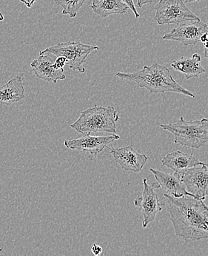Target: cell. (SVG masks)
Instances as JSON below:
<instances>
[{
	"instance_id": "6da1fadb",
	"label": "cell",
	"mask_w": 208,
	"mask_h": 256,
	"mask_svg": "<svg viewBox=\"0 0 208 256\" xmlns=\"http://www.w3.org/2000/svg\"><path fill=\"white\" fill-rule=\"evenodd\" d=\"M163 204L170 214L176 236L186 241L208 240V207L194 197H173L164 194Z\"/></svg>"
},
{
	"instance_id": "7a4b0ae2",
	"label": "cell",
	"mask_w": 208,
	"mask_h": 256,
	"mask_svg": "<svg viewBox=\"0 0 208 256\" xmlns=\"http://www.w3.org/2000/svg\"><path fill=\"white\" fill-rule=\"evenodd\" d=\"M116 75L121 78L135 82L139 88H144L154 94L173 92L193 98L195 97L193 93L177 83L169 68L157 62H154L151 66H144L139 72L133 74L117 72Z\"/></svg>"
},
{
	"instance_id": "3957f363",
	"label": "cell",
	"mask_w": 208,
	"mask_h": 256,
	"mask_svg": "<svg viewBox=\"0 0 208 256\" xmlns=\"http://www.w3.org/2000/svg\"><path fill=\"white\" fill-rule=\"evenodd\" d=\"M119 120V114L114 107L95 106L82 111L80 118L71 127L83 136L97 132L116 134V122Z\"/></svg>"
},
{
	"instance_id": "277c9868",
	"label": "cell",
	"mask_w": 208,
	"mask_h": 256,
	"mask_svg": "<svg viewBox=\"0 0 208 256\" xmlns=\"http://www.w3.org/2000/svg\"><path fill=\"white\" fill-rule=\"evenodd\" d=\"M162 130L174 136V142L183 146L198 150L208 142V119L185 120L180 118L176 122L160 124Z\"/></svg>"
},
{
	"instance_id": "5b68a950",
	"label": "cell",
	"mask_w": 208,
	"mask_h": 256,
	"mask_svg": "<svg viewBox=\"0 0 208 256\" xmlns=\"http://www.w3.org/2000/svg\"><path fill=\"white\" fill-rule=\"evenodd\" d=\"M99 49V46H96L82 44L78 42H67L49 46L40 54H49L57 57H63L66 60V65L71 69L84 74L85 69L82 68V64L85 63L91 52Z\"/></svg>"
},
{
	"instance_id": "8992f818",
	"label": "cell",
	"mask_w": 208,
	"mask_h": 256,
	"mask_svg": "<svg viewBox=\"0 0 208 256\" xmlns=\"http://www.w3.org/2000/svg\"><path fill=\"white\" fill-rule=\"evenodd\" d=\"M154 8V20L159 26L179 24L200 20L199 17L194 14L182 0H159Z\"/></svg>"
},
{
	"instance_id": "52a82bcc",
	"label": "cell",
	"mask_w": 208,
	"mask_h": 256,
	"mask_svg": "<svg viewBox=\"0 0 208 256\" xmlns=\"http://www.w3.org/2000/svg\"><path fill=\"white\" fill-rule=\"evenodd\" d=\"M159 184L157 182L148 184L147 179L143 180V192L141 196L136 197L134 204L139 208L143 216L142 226L147 228L148 224L154 221L158 212L162 210V202L159 198V195L155 192L156 189L159 188Z\"/></svg>"
},
{
	"instance_id": "ba28073f",
	"label": "cell",
	"mask_w": 208,
	"mask_h": 256,
	"mask_svg": "<svg viewBox=\"0 0 208 256\" xmlns=\"http://www.w3.org/2000/svg\"><path fill=\"white\" fill-rule=\"evenodd\" d=\"M181 181L194 198L204 200L208 196V164L194 166L179 174Z\"/></svg>"
},
{
	"instance_id": "9c48e42d",
	"label": "cell",
	"mask_w": 208,
	"mask_h": 256,
	"mask_svg": "<svg viewBox=\"0 0 208 256\" xmlns=\"http://www.w3.org/2000/svg\"><path fill=\"white\" fill-rule=\"evenodd\" d=\"M208 34V26L198 20L191 23L180 24L176 28L163 36V40L182 43L184 46H195L199 42L201 36Z\"/></svg>"
},
{
	"instance_id": "30bf717a",
	"label": "cell",
	"mask_w": 208,
	"mask_h": 256,
	"mask_svg": "<svg viewBox=\"0 0 208 256\" xmlns=\"http://www.w3.org/2000/svg\"><path fill=\"white\" fill-rule=\"evenodd\" d=\"M120 138L119 136L113 134L110 136H91L86 134L77 139L68 140L64 142L65 146L69 150L86 152L94 156H97L109 144Z\"/></svg>"
},
{
	"instance_id": "8fae6325",
	"label": "cell",
	"mask_w": 208,
	"mask_h": 256,
	"mask_svg": "<svg viewBox=\"0 0 208 256\" xmlns=\"http://www.w3.org/2000/svg\"><path fill=\"white\" fill-rule=\"evenodd\" d=\"M112 154L114 160L125 172L139 173L147 164L148 158L146 155L138 153L133 146L115 148L107 147Z\"/></svg>"
},
{
	"instance_id": "7c38bea8",
	"label": "cell",
	"mask_w": 208,
	"mask_h": 256,
	"mask_svg": "<svg viewBox=\"0 0 208 256\" xmlns=\"http://www.w3.org/2000/svg\"><path fill=\"white\" fill-rule=\"evenodd\" d=\"M31 68L37 78L46 82L57 84V80L66 78L64 68H57L49 54H40L37 60H32Z\"/></svg>"
},
{
	"instance_id": "4fadbf2b",
	"label": "cell",
	"mask_w": 208,
	"mask_h": 256,
	"mask_svg": "<svg viewBox=\"0 0 208 256\" xmlns=\"http://www.w3.org/2000/svg\"><path fill=\"white\" fill-rule=\"evenodd\" d=\"M150 170L159 184V187L164 190L166 194L176 198L185 196L194 197L193 195L187 192L185 186L181 181L179 174L176 172L167 173L153 168H150Z\"/></svg>"
},
{
	"instance_id": "5bb4252c",
	"label": "cell",
	"mask_w": 208,
	"mask_h": 256,
	"mask_svg": "<svg viewBox=\"0 0 208 256\" xmlns=\"http://www.w3.org/2000/svg\"><path fill=\"white\" fill-rule=\"evenodd\" d=\"M26 78V74H20L0 88L1 104L11 106L25 98L23 80Z\"/></svg>"
},
{
	"instance_id": "9a60e30c",
	"label": "cell",
	"mask_w": 208,
	"mask_h": 256,
	"mask_svg": "<svg viewBox=\"0 0 208 256\" xmlns=\"http://www.w3.org/2000/svg\"><path fill=\"white\" fill-rule=\"evenodd\" d=\"M161 165L172 169L176 173L181 174L194 166L203 165L204 162L200 161L193 154H187L180 151L167 154L161 159Z\"/></svg>"
},
{
	"instance_id": "2e32d148",
	"label": "cell",
	"mask_w": 208,
	"mask_h": 256,
	"mask_svg": "<svg viewBox=\"0 0 208 256\" xmlns=\"http://www.w3.org/2000/svg\"><path fill=\"white\" fill-rule=\"evenodd\" d=\"M201 57L198 54H194L191 57H182L180 60L172 62L171 68L178 72L184 74L186 79L198 77L205 72L201 64Z\"/></svg>"
},
{
	"instance_id": "e0dca14e",
	"label": "cell",
	"mask_w": 208,
	"mask_h": 256,
	"mask_svg": "<svg viewBox=\"0 0 208 256\" xmlns=\"http://www.w3.org/2000/svg\"><path fill=\"white\" fill-rule=\"evenodd\" d=\"M91 8L96 14L105 18L110 15L125 14L129 8L121 0H92Z\"/></svg>"
},
{
	"instance_id": "ac0fdd59",
	"label": "cell",
	"mask_w": 208,
	"mask_h": 256,
	"mask_svg": "<svg viewBox=\"0 0 208 256\" xmlns=\"http://www.w3.org/2000/svg\"><path fill=\"white\" fill-rule=\"evenodd\" d=\"M57 6H61L63 10V15H68L71 18H75L77 12L83 6L86 0H54Z\"/></svg>"
},
{
	"instance_id": "d6986e66",
	"label": "cell",
	"mask_w": 208,
	"mask_h": 256,
	"mask_svg": "<svg viewBox=\"0 0 208 256\" xmlns=\"http://www.w3.org/2000/svg\"><path fill=\"white\" fill-rule=\"evenodd\" d=\"M121 1L123 2L124 3L127 4L129 8L133 12V13L134 14L135 16H136V18H139L140 15H139V12L136 10V6H135L134 2L133 0H121Z\"/></svg>"
},
{
	"instance_id": "ffe728a7",
	"label": "cell",
	"mask_w": 208,
	"mask_h": 256,
	"mask_svg": "<svg viewBox=\"0 0 208 256\" xmlns=\"http://www.w3.org/2000/svg\"><path fill=\"white\" fill-rule=\"evenodd\" d=\"M102 251H103V250H102V246L96 244H93L92 248H91V252H92V254L95 256L101 255V254H102Z\"/></svg>"
},
{
	"instance_id": "44dd1931",
	"label": "cell",
	"mask_w": 208,
	"mask_h": 256,
	"mask_svg": "<svg viewBox=\"0 0 208 256\" xmlns=\"http://www.w3.org/2000/svg\"><path fill=\"white\" fill-rule=\"evenodd\" d=\"M56 66L59 68H63L65 64H66V60L63 57H58L57 60H56V62H54Z\"/></svg>"
},
{
	"instance_id": "7402d4cb",
	"label": "cell",
	"mask_w": 208,
	"mask_h": 256,
	"mask_svg": "<svg viewBox=\"0 0 208 256\" xmlns=\"http://www.w3.org/2000/svg\"><path fill=\"white\" fill-rule=\"evenodd\" d=\"M153 0H137V7L142 8L144 4L153 2Z\"/></svg>"
},
{
	"instance_id": "603a6c76",
	"label": "cell",
	"mask_w": 208,
	"mask_h": 256,
	"mask_svg": "<svg viewBox=\"0 0 208 256\" xmlns=\"http://www.w3.org/2000/svg\"><path fill=\"white\" fill-rule=\"evenodd\" d=\"M36 1H37V0H20V2L24 3L28 8H32L33 4H34Z\"/></svg>"
},
{
	"instance_id": "cb8c5ba5",
	"label": "cell",
	"mask_w": 208,
	"mask_h": 256,
	"mask_svg": "<svg viewBox=\"0 0 208 256\" xmlns=\"http://www.w3.org/2000/svg\"><path fill=\"white\" fill-rule=\"evenodd\" d=\"M208 40V34H204L201 36V40H200V42L201 43H204Z\"/></svg>"
},
{
	"instance_id": "d4e9b609",
	"label": "cell",
	"mask_w": 208,
	"mask_h": 256,
	"mask_svg": "<svg viewBox=\"0 0 208 256\" xmlns=\"http://www.w3.org/2000/svg\"><path fill=\"white\" fill-rule=\"evenodd\" d=\"M204 58H205L206 60H207L208 63V48H204Z\"/></svg>"
},
{
	"instance_id": "484cf974",
	"label": "cell",
	"mask_w": 208,
	"mask_h": 256,
	"mask_svg": "<svg viewBox=\"0 0 208 256\" xmlns=\"http://www.w3.org/2000/svg\"><path fill=\"white\" fill-rule=\"evenodd\" d=\"M201 1V0H185L184 2H198Z\"/></svg>"
},
{
	"instance_id": "4316f807",
	"label": "cell",
	"mask_w": 208,
	"mask_h": 256,
	"mask_svg": "<svg viewBox=\"0 0 208 256\" xmlns=\"http://www.w3.org/2000/svg\"><path fill=\"white\" fill-rule=\"evenodd\" d=\"M4 20V16H3L2 12H0V21H3Z\"/></svg>"
},
{
	"instance_id": "83f0119b",
	"label": "cell",
	"mask_w": 208,
	"mask_h": 256,
	"mask_svg": "<svg viewBox=\"0 0 208 256\" xmlns=\"http://www.w3.org/2000/svg\"><path fill=\"white\" fill-rule=\"evenodd\" d=\"M1 251H3V248H0V252H1Z\"/></svg>"
}]
</instances>
